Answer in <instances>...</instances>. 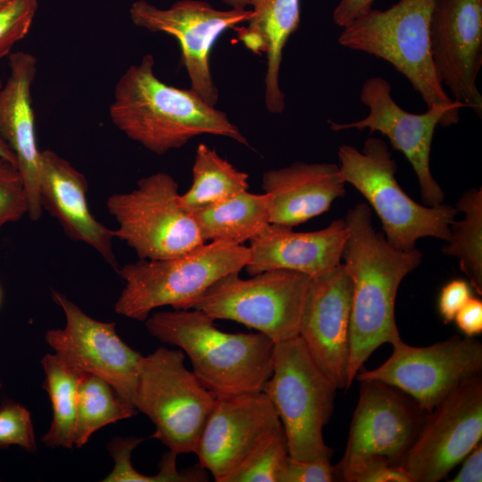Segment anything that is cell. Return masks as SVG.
<instances>
[{"instance_id":"44","label":"cell","mask_w":482,"mask_h":482,"mask_svg":"<svg viewBox=\"0 0 482 482\" xmlns=\"http://www.w3.org/2000/svg\"><path fill=\"white\" fill-rule=\"evenodd\" d=\"M0 300H1V290H0Z\"/></svg>"},{"instance_id":"38","label":"cell","mask_w":482,"mask_h":482,"mask_svg":"<svg viewBox=\"0 0 482 482\" xmlns=\"http://www.w3.org/2000/svg\"><path fill=\"white\" fill-rule=\"evenodd\" d=\"M458 328L467 337H473L482 333V302L470 297L459 310L454 320Z\"/></svg>"},{"instance_id":"37","label":"cell","mask_w":482,"mask_h":482,"mask_svg":"<svg viewBox=\"0 0 482 482\" xmlns=\"http://www.w3.org/2000/svg\"><path fill=\"white\" fill-rule=\"evenodd\" d=\"M472 296L470 283L455 278L445 284L439 294L438 312L445 323L452 322L459 310Z\"/></svg>"},{"instance_id":"15","label":"cell","mask_w":482,"mask_h":482,"mask_svg":"<svg viewBox=\"0 0 482 482\" xmlns=\"http://www.w3.org/2000/svg\"><path fill=\"white\" fill-rule=\"evenodd\" d=\"M52 298L62 309L65 325L46 331L48 345L68 364L106 380L133 405L143 355L120 337L114 322L93 319L56 290Z\"/></svg>"},{"instance_id":"13","label":"cell","mask_w":482,"mask_h":482,"mask_svg":"<svg viewBox=\"0 0 482 482\" xmlns=\"http://www.w3.org/2000/svg\"><path fill=\"white\" fill-rule=\"evenodd\" d=\"M482 377L463 381L428 413L399 465L411 482H437L481 442Z\"/></svg>"},{"instance_id":"18","label":"cell","mask_w":482,"mask_h":482,"mask_svg":"<svg viewBox=\"0 0 482 482\" xmlns=\"http://www.w3.org/2000/svg\"><path fill=\"white\" fill-rule=\"evenodd\" d=\"M352 281L343 262L311 278L299 337L311 357L338 388H347Z\"/></svg>"},{"instance_id":"32","label":"cell","mask_w":482,"mask_h":482,"mask_svg":"<svg viewBox=\"0 0 482 482\" xmlns=\"http://www.w3.org/2000/svg\"><path fill=\"white\" fill-rule=\"evenodd\" d=\"M340 481L346 482H411L399 465L382 455L342 458L337 464Z\"/></svg>"},{"instance_id":"2","label":"cell","mask_w":482,"mask_h":482,"mask_svg":"<svg viewBox=\"0 0 482 482\" xmlns=\"http://www.w3.org/2000/svg\"><path fill=\"white\" fill-rule=\"evenodd\" d=\"M109 114L126 137L158 155L207 134L249 146L246 137L224 112L206 103L192 88H179L161 80L150 54L120 77Z\"/></svg>"},{"instance_id":"36","label":"cell","mask_w":482,"mask_h":482,"mask_svg":"<svg viewBox=\"0 0 482 482\" xmlns=\"http://www.w3.org/2000/svg\"><path fill=\"white\" fill-rule=\"evenodd\" d=\"M340 481L337 465L330 460L312 461L295 460L289 455L285 459L277 482H333Z\"/></svg>"},{"instance_id":"24","label":"cell","mask_w":482,"mask_h":482,"mask_svg":"<svg viewBox=\"0 0 482 482\" xmlns=\"http://www.w3.org/2000/svg\"><path fill=\"white\" fill-rule=\"evenodd\" d=\"M247 26L235 28L238 40L255 54H265V106L270 113L285 111V94L279 85L283 50L300 25V0H260L252 8Z\"/></svg>"},{"instance_id":"45","label":"cell","mask_w":482,"mask_h":482,"mask_svg":"<svg viewBox=\"0 0 482 482\" xmlns=\"http://www.w3.org/2000/svg\"><path fill=\"white\" fill-rule=\"evenodd\" d=\"M0 387H1V384H0Z\"/></svg>"},{"instance_id":"39","label":"cell","mask_w":482,"mask_h":482,"mask_svg":"<svg viewBox=\"0 0 482 482\" xmlns=\"http://www.w3.org/2000/svg\"><path fill=\"white\" fill-rule=\"evenodd\" d=\"M375 0H340L333 11V21L341 28L371 9Z\"/></svg>"},{"instance_id":"30","label":"cell","mask_w":482,"mask_h":482,"mask_svg":"<svg viewBox=\"0 0 482 482\" xmlns=\"http://www.w3.org/2000/svg\"><path fill=\"white\" fill-rule=\"evenodd\" d=\"M144 441L137 436H116L108 444V450L114 460L112 472L103 479L104 482H204L208 481L207 471L194 465L182 470L177 469L178 454L169 450L159 463L156 475L146 476L137 471L131 464L134 449Z\"/></svg>"},{"instance_id":"9","label":"cell","mask_w":482,"mask_h":482,"mask_svg":"<svg viewBox=\"0 0 482 482\" xmlns=\"http://www.w3.org/2000/svg\"><path fill=\"white\" fill-rule=\"evenodd\" d=\"M310 280L302 272L283 269L248 278H240L239 272L230 273L195 298L187 309L200 310L215 320L243 324L276 344L299 336Z\"/></svg>"},{"instance_id":"43","label":"cell","mask_w":482,"mask_h":482,"mask_svg":"<svg viewBox=\"0 0 482 482\" xmlns=\"http://www.w3.org/2000/svg\"><path fill=\"white\" fill-rule=\"evenodd\" d=\"M9 1H11V0H0V5L4 4H5V3L9 2Z\"/></svg>"},{"instance_id":"7","label":"cell","mask_w":482,"mask_h":482,"mask_svg":"<svg viewBox=\"0 0 482 482\" xmlns=\"http://www.w3.org/2000/svg\"><path fill=\"white\" fill-rule=\"evenodd\" d=\"M337 389L299 336L274 345L272 374L262 392L277 411L289 457L331 459L333 449L324 441L323 428L332 415Z\"/></svg>"},{"instance_id":"23","label":"cell","mask_w":482,"mask_h":482,"mask_svg":"<svg viewBox=\"0 0 482 482\" xmlns=\"http://www.w3.org/2000/svg\"><path fill=\"white\" fill-rule=\"evenodd\" d=\"M339 166L296 162L265 171L262 188L270 195V223L294 228L329 210L345 193Z\"/></svg>"},{"instance_id":"29","label":"cell","mask_w":482,"mask_h":482,"mask_svg":"<svg viewBox=\"0 0 482 482\" xmlns=\"http://www.w3.org/2000/svg\"><path fill=\"white\" fill-rule=\"evenodd\" d=\"M464 212L461 220L451 224V236L442 252L459 259L470 287L482 295V190L464 192L454 206Z\"/></svg>"},{"instance_id":"4","label":"cell","mask_w":482,"mask_h":482,"mask_svg":"<svg viewBox=\"0 0 482 482\" xmlns=\"http://www.w3.org/2000/svg\"><path fill=\"white\" fill-rule=\"evenodd\" d=\"M249 260V247L222 242L204 243L171 258L138 259L117 271L125 287L114 311L145 321L159 307L187 310L215 281L230 273H240Z\"/></svg>"},{"instance_id":"22","label":"cell","mask_w":482,"mask_h":482,"mask_svg":"<svg viewBox=\"0 0 482 482\" xmlns=\"http://www.w3.org/2000/svg\"><path fill=\"white\" fill-rule=\"evenodd\" d=\"M347 234L345 219L312 232L269 223L249 241L250 260L244 270L250 276L283 269L318 277L341 263Z\"/></svg>"},{"instance_id":"28","label":"cell","mask_w":482,"mask_h":482,"mask_svg":"<svg viewBox=\"0 0 482 482\" xmlns=\"http://www.w3.org/2000/svg\"><path fill=\"white\" fill-rule=\"evenodd\" d=\"M137 412L110 383L96 375L83 372L78 393L74 445L82 447L96 430Z\"/></svg>"},{"instance_id":"35","label":"cell","mask_w":482,"mask_h":482,"mask_svg":"<svg viewBox=\"0 0 482 482\" xmlns=\"http://www.w3.org/2000/svg\"><path fill=\"white\" fill-rule=\"evenodd\" d=\"M18 445L34 452L37 449L29 411L16 403L0 408V446Z\"/></svg>"},{"instance_id":"17","label":"cell","mask_w":482,"mask_h":482,"mask_svg":"<svg viewBox=\"0 0 482 482\" xmlns=\"http://www.w3.org/2000/svg\"><path fill=\"white\" fill-rule=\"evenodd\" d=\"M430 44L440 84L452 99L481 117L477 79L482 64V0H435Z\"/></svg>"},{"instance_id":"27","label":"cell","mask_w":482,"mask_h":482,"mask_svg":"<svg viewBox=\"0 0 482 482\" xmlns=\"http://www.w3.org/2000/svg\"><path fill=\"white\" fill-rule=\"evenodd\" d=\"M41 364L46 375L43 387L48 393L53 410L51 426L42 438L49 447L74 446L79 386L83 372L55 353L46 354Z\"/></svg>"},{"instance_id":"33","label":"cell","mask_w":482,"mask_h":482,"mask_svg":"<svg viewBox=\"0 0 482 482\" xmlns=\"http://www.w3.org/2000/svg\"><path fill=\"white\" fill-rule=\"evenodd\" d=\"M38 8V0H11L0 5V59L29 33Z\"/></svg>"},{"instance_id":"11","label":"cell","mask_w":482,"mask_h":482,"mask_svg":"<svg viewBox=\"0 0 482 482\" xmlns=\"http://www.w3.org/2000/svg\"><path fill=\"white\" fill-rule=\"evenodd\" d=\"M361 102L369 109L368 115L350 123L331 122L334 131L349 129L370 133L378 131L386 136L392 146L402 152L411 164L420 188L424 205L435 206L443 203L445 194L430 171V151L436 128L458 123L460 110L465 107L455 102L452 105H436L423 113L403 110L391 96V86L382 77L368 79L362 85Z\"/></svg>"},{"instance_id":"34","label":"cell","mask_w":482,"mask_h":482,"mask_svg":"<svg viewBox=\"0 0 482 482\" xmlns=\"http://www.w3.org/2000/svg\"><path fill=\"white\" fill-rule=\"evenodd\" d=\"M28 214V200L15 165L0 158V229Z\"/></svg>"},{"instance_id":"8","label":"cell","mask_w":482,"mask_h":482,"mask_svg":"<svg viewBox=\"0 0 482 482\" xmlns=\"http://www.w3.org/2000/svg\"><path fill=\"white\" fill-rule=\"evenodd\" d=\"M179 348L143 356L133 405L154 425L151 437L176 454L195 453L217 396L185 365Z\"/></svg>"},{"instance_id":"12","label":"cell","mask_w":482,"mask_h":482,"mask_svg":"<svg viewBox=\"0 0 482 482\" xmlns=\"http://www.w3.org/2000/svg\"><path fill=\"white\" fill-rule=\"evenodd\" d=\"M392 346L393 352L383 364L359 371L355 378L393 386L428 412L463 381L482 371V344L472 337H453L424 347L400 339Z\"/></svg>"},{"instance_id":"14","label":"cell","mask_w":482,"mask_h":482,"mask_svg":"<svg viewBox=\"0 0 482 482\" xmlns=\"http://www.w3.org/2000/svg\"><path fill=\"white\" fill-rule=\"evenodd\" d=\"M253 13L252 9L219 10L200 0H180L164 9L137 0L129 9L136 26L170 35L178 40L190 88L213 106L218 102L219 91L210 66L212 47L226 30L247 22Z\"/></svg>"},{"instance_id":"16","label":"cell","mask_w":482,"mask_h":482,"mask_svg":"<svg viewBox=\"0 0 482 482\" xmlns=\"http://www.w3.org/2000/svg\"><path fill=\"white\" fill-rule=\"evenodd\" d=\"M282 425L262 392L218 396L195 452L216 482H226Z\"/></svg>"},{"instance_id":"41","label":"cell","mask_w":482,"mask_h":482,"mask_svg":"<svg viewBox=\"0 0 482 482\" xmlns=\"http://www.w3.org/2000/svg\"><path fill=\"white\" fill-rule=\"evenodd\" d=\"M3 85V82L0 79V88ZM0 158L4 159L13 165L16 166V158L12 152V150L9 148V146L6 145V143L4 141L2 137L0 136Z\"/></svg>"},{"instance_id":"21","label":"cell","mask_w":482,"mask_h":482,"mask_svg":"<svg viewBox=\"0 0 482 482\" xmlns=\"http://www.w3.org/2000/svg\"><path fill=\"white\" fill-rule=\"evenodd\" d=\"M38 188L42 209L58 220L65 234L92 247L117 272L114 230L92 215L84 174L54 151L46 149L41 151Z\"/></svg>"},{"instance_id":"19","label":"cell","mask_w":482,"mask_h":482,"mask_svg":"<svg viewBox=\"0 0 482 482\" xmlns=\"http://www.w3.org/2000/svg\"><path fill=\"white\" fill-rule=\"evenodd\" d=\"M415 400L379 380H361L342 458L382 455L399 464L428 415Z\"/></svg>"},{"instance_id":"42","label":"cell","mask_w":482,"mask_h":482,"mask_svg":"<svg viewBox=\"0 0 482 482\" xmlns=\"http://www.w3.org/2000/svg\"><path fill=\"white\" fill-rule=\"evenodd\" d=\"M226 4L233 9H252L260 0H222Z\"/></svg>"},{"instance_id":"31","label":"cell","mask_w":482,"mask_h":482,"mask_svg":"<svg viewBox=\"0 0 482 482\" xmlns=\"http://www.w3.org/2000/svg\"><path fill=\"white\" fill-rule=\"evenodd\" d=\"M288 448L283 428L266 440L226 482H277Z\"/></svg>"},{"instance_id":"1","label":"cell","mask_w":482,"mask_h":482,"mask_svg":"<svg viewBox=\"0 0 482 482\" xmlns=\"http://www.w3.org/2000/svg\"><path fill=\"white\" fill-rule=\"evenodd\" d=\"M345 220L348 234L342 253L352 281L347 388L370 354L400 340L395 302L403 278L421 262L417 249L401 251L375 230L370 208L358 204Z\"/></svg>"},{"instance_id":"3","label":"cell","mask_w":482,"mask_h":482,"mask_svg":"<svg viewBox=\"0 0 482 482\" xmlns=\"http://www.w3.org/2000/svg\"><path fill=\"white\" fill-rule=\"evenodd\" d=\"M196 309L158 312L145 320L159 341L188 357L198 380L218 396L262 391L273 370L275 343L262 333H229Z\"/></svg>"},{"instance_id":"6","label":"cell","mask_w":482,"mask_h":482,"mask_svg":"<svg viewBox=\"0 0 482 482\" xmlns=\"http://www.w3.org/2000/svg\"><path fill=\"white\" fill-rule=\"evenodd\" d=\"M337 154L344 180L369 201L393 247L411 251L424 237L449 240L458 211L443 203L421 205L407 195L395 179L397 165L384 140L369 137L362 151L343 145Z\"/></svg>"},{"instance_id":"5","label":"cell","mask_w":482,"mask_h":482,"mask_svg":"<svg viewBox=\"0 0 482 482\" xmlns=\"http://www.w3.org/2000/svg\"><path fill=\"white\" fill-rule=\"evenodd\" d=\"M434 4L435 0H398L386 10L371 8L344 27L338 37L342 46L390 63L408 79L427 108L456 102L440 84L433 64Z\"/></svg>"},{"instance_id":"40","label":"cell","mask_w":482,"mask_h":482,"mask_svg":"<svg viewBox=\"0 0 482 482\" xmlns=\"http://www.w3.org/2000/svg\"><path fill=\"white\" fill-rule=\"evenodd\" d=\"M459 472L451 482L482 481V444L481 442L463 459Z\"/></svg>"},{"instance_id":"25","label":"cell","mask_w":482,"mask_h":482,"mask_svg":"<svg viewBox=\"0 0 482 482\" xmlns=\"http://www.w3.org/2000/svg\"><path fill=\"white\" fill-rule=\"evenodd\" d=\"M190 213L205 243L243 245L270 223V195L246 190Z\"/></svg>"},{"instance_id":"20","label":"cell","mask_w":482,"mask_h":482,"mask_svg":"<svg viewBox=\"0 0 482 482\" xmlns=\"http://www.w3.org/2000/svg\"><path fill=\"white\" fill-rule=\"evenodd\" d=\"M9 74L0 88V136L16 158L28 200V215L38 220L43 212L39 197L41 151L36 137L31 87L37 59L28 52L8 55Z\"/></svg>"},{"instance_id":"10","label":"cell","mask_w":482,"mask_h":482,"mask_svg":"<svg viewBox=\"0 0 482 482\" xmlns=\"http://www.w3.org/2000/svg\"><path fill=\"white\" fill-rule=\"evenodd\" d=\"M179 184L166 172L140 179L136 188L110 195L109 213L139 259L159 260L186 253L204 241L192 214L179 204Z\"/></svg>"},{"instance_id":"26","label":"cell","mask_w":482,"mask_h":482,"mask_svg":"<svg viewBox=\"0 0 482 482\" xmlns=\"http://www.w3.org/2000/svg\"><path fill=\"white\" fill-rule=\"evenodd\" d=\"M192 176L191 187L179 196V204L188 212L225 201L249 187L247 173L203 143L195 151Z\"/></svg>"}]
</instances>
